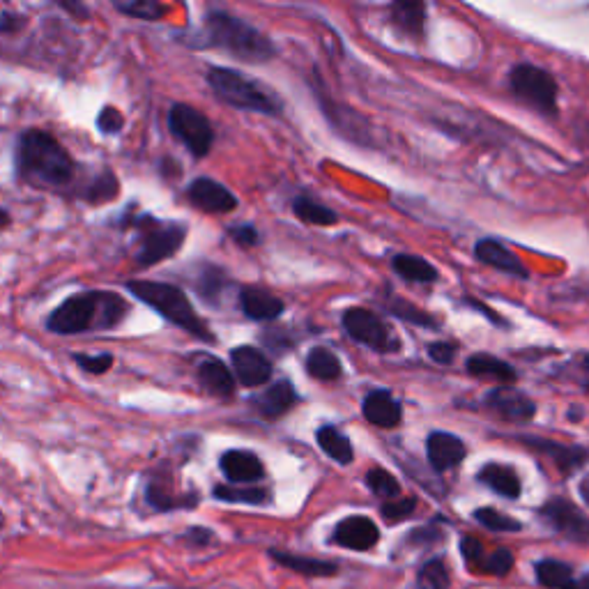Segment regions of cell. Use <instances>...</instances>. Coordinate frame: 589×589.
Instances as JSON below:
<instances>
[{
	"instance_id": "6da1fadb",
	"label": "cell",
	"mask_w": 589,
	"mask_h": 589,
	"mask_svg": "<svg viewBox=\"0 0 589 589\" xmlns=\"http://www.w3.org/2000/svg\"><path fill=\"white\" fill-rule=\"evenodd\" d=\"M129 313V302L118 293L109 290H93V293L74 295L65 300L58 309L51 311L47 320L49 332L53 334H83L97 330H116L125 323Z\"/></svg>"
},
{
	"instance_id": "7a4b0ae2",
	"label": "cell",
	"mask_w": 589,
	"mask_h": 589,
	"mask_svg": "<svg viewBox=\"0 0 589 589\" xmlns=\"http://www.w3.org/2000/svg\"><path fill=\"white\" fill-rule=\"evenodd\" d=\"M76 164L63 143L40 129H28L17 143V173L33 187L63 189L72 185Z\"/></svg>"
},
{
	"instance_id": "3957f363",
	"label": "cell",
	"mask_w": 589,
	"mask_h": 589,
	"mask_svg": "<svg viewBox=\"0 0 589 589\" xmlns=\"http://www.w3.org/2000/svg\"><path fill=\"white\" fill-rule=\"evenodd\" d=\"M205 47L224 49L244 63H267L274 58L272 40L247 21L228 12H210L205 17Z\"/></svg>"
},
{
	"instance_id": "277c9868",
	"label": "cell",
	"mask_w": 589,
	"mask_h": 589,
	"mask_svg": "<svg viewBox=\"0 0 589 589\" xmlns=\"http://www.w3.org/2000/svg\"><path fill=\"white\" fill-rule=\"evenodd\" d=\"M127 290L132 293L136 300L148 304L150 309H155L159 316L166 318L168 323L180 327V330L189 332L196 339L205 343L214 341V334L210 327L198 318V313L191 307L189 297L182 293L178 286L173 283H162V281H129Z\"/></svg>"
},
{
	"instance_id": "5b68a950",
	"label": "cell",
	"mask_w": 589,
	"mask_h": 589,
	"mask_svg": "<svg viewBox=\"0 0 589 589\" xmlns=\"http://www.w3.org/2000/svg\"><path fill=\"white\" fill-rule=\"evenodd\" d=\"M208 83L221 102L242 111L265 113V116H279L281 102L270 95V90L258 86L256 81L247 79L237 70L228 67H212L208 72Z\"/></svg>"
},
{
	"instance_id": "8992f818",
	"label": "cell",
	"mask_w": 589,
	"mask_h": 589,
	"mask_svg": "<svg viewBox=\"0 0 589 589\" xmlns=\"http://www.w3.org/2000/svg\"><path fill=\"white\" fill-rule=\"evenodd\" d=\"M132 226L139 231V247H136V263L150 267L173 258L182 249L187 237V226L180 221H159L155 217H129Z\"/></svg>"
},
{
	"instance_id": "52a82bcc",
	"label": "cell",
	"mask_w": 589,
	"mask_h": 589,
	"mask_svg": "<svg viewBox=\"0 0 589 589\" xmlns=\"http://www.w3.org/2000/svg\"><path fill=\"white\" fill-rule=\"evenodd\" d=\"M509 86L520 102L530 104L532 109L546 116L557 113V83L546 70L537 65H516L509 74Z\"/></svg>"
},
{
	"instance_id": "ba28073f",
	"label": "cell",
	"mask_w": 589,
	"mask_h": 589,
	"mask_svg": "<svg viewBox=\"0 0 589 589\" xmlns=\"http://www.w3.org/2000/svg\"><path fill=\"white\" fill-rule=\"evenodd\" d=\"M168 127L173 136L185 143V148L194 157H205L214 143L210 120L201 111L189 104H173L168 111Z\"/></svg>"
},
{
	"instance_id": "9c48e42d",
	"label": "cell",
	"mask_w": 589,
	"mask_h": 589,
	"mask_svg": "<svg viewBox=\"0 0 589 589\" xmlns=\"http://www.w3.org/2000/svg\"><path fill=\"white\" fill-rule=\"evenodd\" d=\"M343 327H346L350 339L376 350V353H396L401 348V341L392 334L385 320L369 309H348L343 313Z\"/></svg>"
},
{
	"instance_id": "30bf717a",
	"label": "cell",
	"mask_w": 589,
	"mask_h": 589,
	"mask_svg": "<svg viewBox=\"0 0 589 589\" xmlns=\"http://www.w3.org/2000/svg\"><path fill=\"white\" fill-rule=\"evenodd\" d=\"M541 518L553 527L557 534L573 543L589 541V516L576 504L564 500V497H553L541 507Z\"/></svg>"
},
{
	"instance_id": "8fae6325",
	"label": "cell",
	"mask_w": 589,
	"mask_h": 589,
	"mask_svg": "<svg viewBox=\"0 0 589 589\" xmlns=\"http://www.w3.org/2000/svg\"><path fill=\"white\" fill-rule=\"evenodd\" d=\"M187 196L194 208L210 214H226L237 208V196L233 191L212 178H196L189 185Z\"/></svg>"
},
{
	"instance_id": "7c38bea8",
	"label": "cell",
	"mask_w": 589,
	"mask_h": 589,
	"mask_svg": "<svg viewBox=\"0 0 589 589\" xmlns=\"http://www.w3.org/2000/svg\"><path fill=\"white\" fill-rule=\"evenodd\" d=\"M231 364L235 378L244 387H263L272 378V362L258 348L237 346L231 350Z\"/></svg>"
},
{
	"instance_id": "4fadbf2b",
	"label": "cell",
	"mask_w": 589,
	"mask_h": 589,
	"mask_svg": "<svg viewBox=\"0 0 589 589\" xmlns=\"http://www.w3.org/2000/svg\"><path fill=\"white\" fill-rule=\"evenodd\" d=\"M488 408L497 412L502 419L516 424H525L537 415V405L530 399V396L518 392L514 387H497L491 394L486 396Z\"/></svg>"
},
{
	"instance_id": "5bb4252c",
	"label": "cell",
	"mask_w": 589,
	"mask_h": 589,
	"mask_svg": "<svg viewBox=\"0 0 589 589\" xmlns=\"http://www.w3.org/2000/svg\"><path fill=\"white\" fill-rule=\"evenodd\" d=\"M332 541L348 550H371L380 541V530L371 518L348 516L334 527Z\"/></svg>"
},
{
	"instance_id": "9a60e30c",
	"label": "cell",
	"mask_w": 589,
	"mask_h": 589,
	"mask_svg": "<svg viewBox=\"0 0 589 589\" xmlns=\"http://www.w3.org/2000/svg\"><path fill=\"white\" fill-rule=\"evenodd\" d=\"M426 454H428V463L433 465V470L438 472H447L456 465H461V461L468 454L465 449L463 440L456 438V435L445 433V431H435L428 435L426 440Z\"/></svg>"
},
{
	"instance_id": "2e32d148",
	"label": "cell",
	"mask_w": 589,
	"mask_h": 589,
	"mask_svg": "<svg viewBox=\"0 0 589 589\" xmlns=\"http://www.w3.org/2000/svg\"><path fill=\"white\" fill-rule=\"evenodd\" d=\"M219 468L231 484H256V481L265 477V468L263 463H260V458L244 449L226 451V454L221 456Z\"/></svg>"
},
{
	"instance_id": "e0dca14e",
	"label": "cell",
	"mask_w": 589,
	"mask_h": 589,
	"mask_svg": "<svg viewBox=\"0 0 589 589\" xmlns=\"http://www.w3.org/2000/svg\"><path fill=\"white\" fill-rule=\"evenodd\" d=\"M474 256H477L484 265H491L495 270L514 274L518 279H527V267L523 265L514 251H509L504 244H500L493 237H484L474 244Z\"/></svg>"
},
{
	"instance_id": "ac0fdd59",
	"label": "cell",
	"mask_w": 589,
	"mask_h": 589,
	"mask_svg": "<svg viewBox=\"0 0 589 589\" xmlns=\"http://www.w3.org/2000/svg\"><path fill=\"white\" fill-rule=\"evenodd\" d=\"M196 378L205 392L228 399L235 392V378L228 366L217 357H201L196 364Z\"/></svg>"
},
{
	"instance_id": "d6986e66",
	"label": "cell",
	"mask_w": 589,
	"mask_h": 589,
	"mask_svg": "<svg viewBox=\"0 0 589 589\" xmlns=\"http://www.w3.org/2000/svg\"><path fill=\"white\" fill-rule=\"evenodd\" d=\"M362 412L366 422H371L373 426H380V428H394L399 426L403 419L401 403L396 401L387 389H376V392L366 396Z\"/></svg>"
},
{
	"instance_id": "ffe728a7",
	"label": "cell",
	"mask_w": 589,
	"mask_h": 589,
	"mask_svg": "<svg viewBox=\"0 0 589 589\" xmlns=\"http://www.w3.org/2000/svg\"><path fill=\"white\" fill-rule=\"evenodd\" d=\"M251 403H254V408L265 419H279L297 403V394L290 382L281 380V382H274L272 387H267L265 392H260Z\"/></svg>"
},
{
	"instance_id": "44dd1931",
	"label": "cell",
	"mask_w": 589,
	"mask_h": 589,
	"mask_svg": "<svg viewBox=\"0 0 589 589\" xmlns=\"http://www.w3.org/2000/svg\"><path fill=\"white\" fill-rule=\"evenodd\" d=\"M240 307L244 316L251 320H274L283 313V302L279 297L256 286L240 290Z\"/></svg>"
},
{
	"instance_id": "7402d4cb",
	"label": "cell",
	"mask_w": 589,
	"mask_h": 589,
	"mask_svg": "<svg viewBox=\"0 0 589 589\" xmlns=\"http://www.w3.org/2000/svg\"><path fill=\"white\" fill-rule=\"evenodd\" d=\"M270 557L286 569L300 573L304 578H330L339 573V564L330 560H316V557H304L293 553H281V550H270Z\"/></svg>"
},
{
	"instance_id": "603a6c76",
	"label": "cell",
	"mask_w": 589,
	"mask_h": 589,
	"mask_svg": "<svg viewBox=\"0 0 589 589\" xmlns=\"http://www.w3.org/2000/svg\"><path fill=\"white\" fill-rule=\"evenodd\" d=\"M479 481L481 484H486L488 488H493L497 495L509 497V500H516L520 491H523V488H520L518 474L514 472V468H509V465H500V463L484 465L479 472Z\"/></svg>"
},
{
	"instance_id": "cb8c5ba5",
	"label": "cell",
	"mask_w": 589,
	"mask_h": 589,
	"mask_svg": "<svg viewBox=\"0 0 589 589\" xmlns=\"http://www.w3.org/2000/svg\"><path fill=\"white\" fill-rule=\"evenodd\" d=\"M465 369H468L470 376L488 378V380L502 382V385H511V382L516 380L514 366L502 362V359H497L493 355H472L468 359V364H465Z\"/></svg>"
},
{
	"instance_id": "d4e9b609",
	"label": "cell",
	"mask_w": 589,
	"mask_h": 589,
	"mask_svg": "<svg viewBox=\"0 0 589 589\" xmlns=\"http://www.w3.org/2000/svg\"><path fill=\"white\" fill-rule=\"evenodd\" d=\"M392 267H394V272L401 274L405 281H415V283L438 281V270H435V267L422 256L399 254V256L392 258Z\"/></svg>"
},
{
	"instance_id": "484cf974",
	"label": "cell",
	"mask_w": 589,
	"mask_h": 589,
	"mask_svg": "<svg viewBox=\"0 0 589 589\" xmlns=\"http://www.w3.org/2000/svg\"><path fill=\"white\" fill-rule=\"evenodd\" d=\"M316 440H318V447L323 449L325 454L332 458V461L341 463V465L353 463V458H355L353 445H350V440L346 438V435H343L341 431H336L334 426L318 428Z\"/></svg>"
},
{
	"instance_id": "4316f807",
	"label": "cell",
	"mask_w": 589,
	"mask_h": 589,
	"mask_svg": "<svg viewBox=\"0 0 589 589\" xmlns=\"http://www.w3.org/2000/svg\"><path fill=\"white\" fill-rule=\"evenodd\" d=\"M145 497H148L150 507L157 509V511H175V509H191L196 507L198 497L191 495V497H182V495H175L171 488H168L164 481H150L148 491H145Z\"/></svg>"
},
{
	"instance_id": "83f0119b",
	"label": "cell",
	"mask_w": 589,
	"mask_h": 589,
	"mask_svg": "<svg viewBox=\"0 0 589 589\" xmlns=\"http://www.w3.org/2000/svg\"><path fill=\"white\" fill-rule=\"evenodd\" d=\"M534 573H537L539 585L548 589H571L573 583V569L566 562L557 560H541L534 564Z\"/></svg>"
},
{
	"instance_id": "f1b7e54d",
	"label": "cell",
	"mask_w": 589,
	"mask_h": 589,
	"mask_svg": "<svg viewBox=\"0 0 589 589\" xmlns=\"http://www.w3.org/2000/svg\"><path fill=\"white\" fill-rule=\"evenodd\" d=\"M523 442H527V445L543 451V454L553 456L557 465L564 472H571L573 468H578L580 463H583L585 458V451L578 449V447H564L560 445V442H550V440H534V438H523Z\"/></svg>"
},
{
	"instance_id": "f546056e",
	"label": "cell",
	"mask_w": 589,
	"mask_h": 589,
	"mask_svg": "<svg viewBox=\"0 0 589 589\" xmlns=\"http://www.w3.org/2000/svg\"><path fill=\"white\" fill-rule=\"evenodd\" d=\"M307 371L313 378L323 380V382H332L341 376V362L332 350L327 348H313L307 355Z\"/></svg>"
},
{
	"instance_id": "4dcf8cb0",
	"label": "cell",
	"mask_w": 589,
	"mask_h": 589,
	"mask_svg": "<svg viewBox=\"0 0 589 589\" xmlns=\"http://www.w3.org/2000/svg\"><path fill=\"white\" fill-rule=\"evenodd\" d=\"M120 194V182L111 171H102L95 175L93 182L81 191V198H86L90 205H104L113 201Z\"/></svg>"
},
{
	"instance_id": "1f68e13d",
	"label": "cell",
	"mask_w": 589,
	"mask_h": 589,
	"mask_svg": "<svg viewBox=\"0 0 589 589\" xmlns=\"http://www.w3.org/2000/svg\"><path fill=\"white\" fill-rule=\"evenodd\" d=\"M293 212H295L297 219L304 221V224H311V226H334L336 221H339L334 210L325 208V205H320L316 201H311V198H307V196L295 198Z\"/></svg>"
},
{
	"instance_id": "d6a6232c",
	"label": "cell",
	"mask_w": 589,
	"mask_h": 589,
	"mask_svg": "<svg viewBox=\"0 0 589 589\" xmlns=\"http://www.w3.org/2000/svg\"><path fill=\"white\" fill-rule=\"evenodd\" d=\"M392 17L394 24L403 28L405 33L419 35L426 21V7L422 3H394Z\"/></svg>"
},
{
	"instance_id": "836d02e7",
	"label": "cell",
	"mask_w": 589,
	"mask_h": 589,
	"mask_svg": "<svg viewBox=\"0 0 589 589\" xmlns=\"http://www.w3.org/2000/svg\"><path fill=\"white\" fill-rule=\"evenodd\" d=\"M226 274L219 270V267H212V265H205L201 277H198L196 281V288L198 293H201V297L205 302L210 304H217V300L221 297V293H224L226 288Z\"/></svg>"
},
{
	"instance_id": "e575fe53",
	"label": "cell",
	"mask_w": 589,
	"mask_h": 589,
	"mask_svg": "<svg viewBox=\"0 0 589 589\" xmlns=\"http://www.w3.org/2000/svg\"><path fill=\"white\" fill-rule=\"evenodd\" d=\"M366 486L371 488L373 495L385 497V500H396L401 493V484L396 481L394 474L382 468L369 470V474H366Z\"/></svg>"
},
{
	"instance_id": "d590c367",
	"label": "cell",
	"mask_w": 589,
	"mask_h": 589,
	"mask_svg": "<svg viewBox=\"0 0 589 589\" xmlns=\"http://www.w3.org/2000/svg\"><path fill=\"white\" fill-rule=\"evenodd\" d=\"M417 585H419V589H449L451 578H449L445 562L442 560L426 562L422 569H419Z\"/></svg>"
},
{
	"instance_id": "8d00e7d4",
	"label": "cell",
	"mask_w": 589,
	"mask_h": 589,
	"mask_svg": "<svg viewBox=\"0 0 589 589\" xmlns=\"http://www.w3.org/2000/svg\"><path fill=\"white\" fill-rule=\"evenodd\" d=\"M214 497L224 502H242V504H265V488H237V486H214Z\"/></svg>"
},
{
	"instance_id": "74e56055",
	"label": "cell",
	"mask_w": 589,
	"mask_h": 589,
	"mask_svg": "<svg viewBox=\"0 0 589 589\" xmlns=\"http://www.w3.org/2000/svg\"><path fill=\"white\" fill-rule=\"evenodd\" d=\"M116 10L129 14L134 19L143 21H159L166 14V7L157 0H132V3H116Z\"/></svg>"
},
{
	"instance_id": "f35d334b",
	"label": "cell",
	"mask_w": 589,
	"mask_h": 589,
	"mask_svg": "<svg viewBox=\"0 0 589 589\" xmlns=\"http://www.w3.org/2000/svg\"><path fill=\"white\" fill-rule=\"evenodd\" d=\"M389 311L394 313V316H399L405 323H415V325H422V327H438V320L433 316H428L426 311H422L415 304L399 300V297H394L392 302H389Z\"/></svg>"
},
{
	"instance_id": "ab89813d",
	"label": "cell",
	"mask_w": 589,
	"mask_h": 589,
	"mask_svg": "<svg viewBox=\"0 0 589 589\" xmlns=\"http://www.w3.org/2000/svg\"><path fill=\"white\" fill-rule=\"evenodd\" d=\"M474 518H477L481 525L488 527V530H493V532H518L520 527H523L516 518L504 516V514H500V511H495L491 507L477 509L474 511Z\"/></svg>"
},
{
	"instance_id": "60d3db41",
	"label": "cell",
	"mask_w": 589,
	"mask_h": 589,
	"mask_svg": "<svg viewBox=\"0 0 589 589\" xmlns=\"http://www.w3.org/2000/svg\"><path fill=\"white\" fill-rule=\"evenodd\" d=\"M415 509H417L415 497H396V500H389L382 504V516H385V520H389V523H399V520H405L415 514Z\"/></svg>"
},
{
	"instance_id": "b9f144b4",
	"label": "cell",
	"mask_w": 589,
	"mask_h": 589,
	"mask_svg": "<svg viewBox=\"0 0 589 589\" xmlns=\"http://www.w3.org/2000/svg\"><path fill=\"white\" fill-rule=\"evenodd\" d=\"M511 569H514V553L507 548L495 550L493 555H488L484 560V571L491 573V576H507Z\"/></svg>"
},
{
	"instance_id": "7bdbcfd3",
	"label": "cell",
	"mask_w": 589,
	"mask_h": 589,
	"mask_svg": "<svg viewBox=\"0 0 589 589\" xmlns=\"http://www.w3.org/2000/svg\"><path fill=\"white\" fill-rule=\"evenodd\" d=\"M97 127L102 134H120V129L125 127V118L122 113L116 109V106H104L97 116Z\"/></svg>"
},
{
	"instance_id": "ee69618b",
	"label": "cell",
	"mask_w": 589,
	"mask_h": 589,
	"mask_svg": "<svg viewBox=\"0 0 589 589\" xmlns=\"http://www.w3.org/2000/svg\"><path fill=\"white\" fill-rule=\"evenodd\" d=\"M74 362L81 366L83 371L93 373V376H102L113 366V355H74Z\"/></svg>"
},
{
	"instance_id": "f6af8a7d",
	"label": "cell",
	"mask_w": 589,
	"mask_h": 589,
	"mask_svg": "<svg viewBox=\"0 0 589 589\" xmlns=\"http://www.w3.org/2000/svg\"><path fill=\"white\" fill-rule=\"evenodd\" d=\"M428 357L438 364H451L456 357V346H451L447 341H438L428 346Z\"/></svg>"
},
{
	"instance_id": "bcb514c9",
	"label": "cell",
	"mask_w": 589,
	"mask_h": 589,
	"mask_svg": "<svg viewBox=\"0 0 589 589\" xmlns=\"http://www.w3.org/2000/svg\"><path fill=\"white\" fill-rule=\"evenodd\" d=\"M461 553L468 564H477L481 557H484V548H481V541L474 537H463L461 539Z\"/></svg>"
},
{
	"instance_id": "7dc6e473",
	"label": "cell",
	"mask_w": 589,
	"mask_h": 589,
	"mask_svg": "<svg viewBox=\"0 0 589 589\" xmlns=\"http://www.w3.org/2000/svg\"><path fill=\"white\" fill-rule=\"evenodd\" d=\"M231 235L235 237V242L244 244V247H254L258 244V231L254 226H240V228H233Z\"/></svg>"
},
{
	"instance_id": "c3c4849f",
	"label": "cell",
	"mask_w": 589,
	"mask_h": 589,
	"mask_svg": "<svg viewBox=\"0 0 589 589\" xmlns=\"http://www.w3.org/2000/svg\"><path fill=\"white\" fill-rule=\"evenodd\" d=\"M187 541H194L196 546H208V541L212 539V532L210 530H203V527H194V530H189L185 534Z\"/></svg>"
},
{
	"instance_id": "681fc988",
	"label": "cell",
	"mask_w": 589,
	"mask_h": 589,
	"mask_svg": "<svg viewBox=\"0 0 589 589\" xmlns=\"http://www.w3.org/2000/svg\"><path fill=\"white\" fill-rule=\"evenodd\" d=\"M578 380L583 382L585 389H589V353L578 359Z\"/></svg>"
},
{
	"instance_id": "f907efd6",
	"label": "cell",
	"mask_w": 589,
	"mask_h": 589,
	"mask_svg": "<svg viewBox=\"0 0 589 589\" xmlns=\"http://www.w3.org/2000/svg\"><path fill=\"white\" fill-rule=\"evenodd\" d=\"M571 589H589V573H587V576L580 578V580H576V583H573Z\"/></svg>"
},
{
	"instance_id": "816d5d0a",
	"label": "cell",
	"mask_w": 589,
	"mask_h": 589,
	"mask_svg": "<svg viewBox=\"0 0 589 589\" xmlns=\"http://www.w3.org/2000/svg\"><path fill=\"white\" fill-rule=\"evenodd\" d=\"M580 493H583V497H585V502L589 504V477L583 481V486H580Z\"/></svg>"
},
{
	"instance_id": "f5cc1de1",
	"label": "cell",
	"mask_w": 589,
	"mask_h": 589,
	"mask_svg": "<svg viewBox=\"0 0 589 589\" xmlns=\"http://www.w3.org/2000/svg\"><path fill=\"white\" fill-rule=\"evenodd\" d=\"M7 224H10V214H7L5 210H0V228H5Z\"/></svg>"
},
{
	"instance_id": "db71d44e",
	"label": "cell",
	"mask_w": 589,
	"mask_h": 589,
	"mask_svg": "<svg viewBox=\"0 0 589 589\" xmlns=\"http://www.w3.org/2000/svg\"><path fill=\"white\" fill-rule=\"evenodd\" d=\"M0 527H3V514H0Z\"/></svg>"
},
{
	"instance_id": "11a10c76",
	"label": "cell",
	"mask_w": 589,
	"mask_h": 589,
	"mask_svg": "<svg viewBox=\"0 0 589 589\" xmlns=\"http://www.w3.org/2000/svg\"><path fill=\"white\" fill-rule=\"evenodd\" d=\"M0 30H5V26H0Z\"/></svg>"
}]
</instances>
